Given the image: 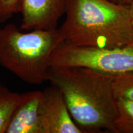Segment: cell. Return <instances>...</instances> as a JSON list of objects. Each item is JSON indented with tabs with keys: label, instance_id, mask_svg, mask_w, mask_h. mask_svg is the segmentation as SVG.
I'll return each instance as SVG.
<instances>
[{
	"label": "cell",
	"instance_id": "11",
	"mask_svg": "<svg viewBox=\"0 0 133 133\" xmlns=\"http://www.w3.org/2000/svg\"><path fill=\"white\" fill-rule=\"evenodd\" d=\"M22 0H0V23L6 22L20 13Z\"/></svg>",
	"mask_w": 133,
	"mask_h": 133
},
{
	"label": "cell",
	"instance_id": "5",
	"mask_svg": "<svg viewBox=\"0 0 133 133\" xmlns=\"http://www.w3.org/2000/svg\"><path fill=\"white\" fill-rule=\"evenodd\" d=\"M42 92L39 133H83L71 117L61 91L51 85Z\"/></svg>",
	"mask_w": 133,
	"mask_h": 133
},
{
	"label": "cell",
	"instance_id": "1",
	"mask_svg": "<svg viewBox=\"0 0 133 133\" xmlns=\"http://www.w3.org/2000/svg\"><path fill=\"white\" fill-rule=\"evenodd\" d=\"M113 78L114 75L82 66H49L47 75L83 133H115L117 99Z\"/></svg>",
	"mask_w": 133,
	"mask_h": 133
},
{
	"label": "cell",
	"instance_id": "2",
	"mask_svg": "<svg viewBox=\"0 0 133 133\" xmlns=\"http://www.w3.org/2000/svg\"><path fill=\"white\" fill-rule=\"evenodd\" d=\"M64 14L65 19L57 28L59 44L93 48L131 45L129 6L109 0H67Z\"/></svg>",
	"mask_w": 133,
	"mask_h": 133
},
{
	"label": "cell",
	"instance_id": "13",
	"mask_svg": "<svg viewBox=\"0 0 133 133\" xmlns=\"http://www.w3.org/2000/svg\"><path fill=\"white\" fill-rule=\"evenodd\" d=\"M109 1L116 3V4L129 6L131 4V3L132 2L133 0H109Z\"/></svg>",
	"mask_w": 133,
	"mask_h": 133
},
{
	"label": "cell",
	"instance_id": "10",
	"mask_svg": "<svg viewBox=\"0 0 133 133\" xmlns=\"http://www.w3.org/2000/svg\"><path fill=\"white\" fill-rule=\"evenodd\" d=\"M113 87L116 99L133 101V71L114 75Z\"/></svg>",
	"mask_w": 133,
	"mask_h": 133
},
{
	"label": "cell",
	"instance_id": "4",
	"mask_svg": "<svg viewBox=\"0 0 133 133\" xmlns=\"http://www.w3.org/2000/svg\"><path fill=\"white\" fill-rule=\"evenodd\" d=\"M49 66H82L111 75L133 71V48H93L61 43L50 56Z\"/></svg>",
	"mask_w": 133,
	"mask_h": 133
},
{
	"label": "cell",
	"instance_id": "8",
	"mask_svg": "<svg viewBox=\"0 0 133 133\" xmlns=\"http://www.w3.org/2000/svg\"><path fill=\"white\" fill-rule=\"evenodd\" d=\"M21 94L13 92L0 81V133H5L12 113L19 104Z\"/></svg>",
	"mask_w": 133,
	"mask_h": 133
},
{
	"label": "cell",
	"instance_id": "7",
	"mask_svg": "<svg viewBox=\"0 0 133 133\" xmlns=\"http://www.w3.org/2000/svg\"><path fill=\"white\" fill-rule=\"evenodd\" d=\"M42 97L41 91L22 93L5 133H39V109Z\"/></svg>",
	"mask_w": 133,
	"mask_h": 133
},
{
	"label": "cell",
	"instance_id": "3",
	"mask_svg": "<svg viewBox=\"0 0 133 133\" xmlns=\"http://www.w3.org/2000/svg\"><path fill=\"white\" fill-rule=\"evenodd\" d=\"M59 44L57 28L22 32L16 25L6 24L0 29V65L26 83L43 84Z\"/></svg>",
	"mask_w": 133,
	"mask_h": 133
},
{
	"label": "cell",
	"instance_id": "6",
	"mask_svg": "<svg viewBox=\"0 0 133 133\" xmlns=\"http://www.w3.org/2000/svg\"><path fill=\"white\" fill-rule=\"evenodd\" d=\"M67 0H22L20 29L51 30L57 28L64 14Z\"/></svg>",
	"mask_w": 133,
	"mask_h": 133
},
{
	"label": "cell",
	"instance_id": "9",
	"mask_svg": "<svg viewBox=\"0 0 133 133\" xmlns=\"http://www.w3.org/2000/svg\"><path fill=\"white\" fill-rule=\"evenodd\" d=\"M115 133H133V101L117 99Z\"/></svg>",
	"mask_w": 133,
	"mask_h": 133
},
{
	"label": "cell",
	"instance_id": "12",
	"mask_svg": "<svg viewBox=\"0 0 133 133\" xmlns=\"http://www.w3.org/2000/svg\"><path fill=\"white\" fill-rule=\"evenodd\" d=\"M129 12H130V22H131V47L133 48V1L129 5Z\"/></svg>",
	"mask_w": 133,
	"mask_h": 133
}]
</instances>
